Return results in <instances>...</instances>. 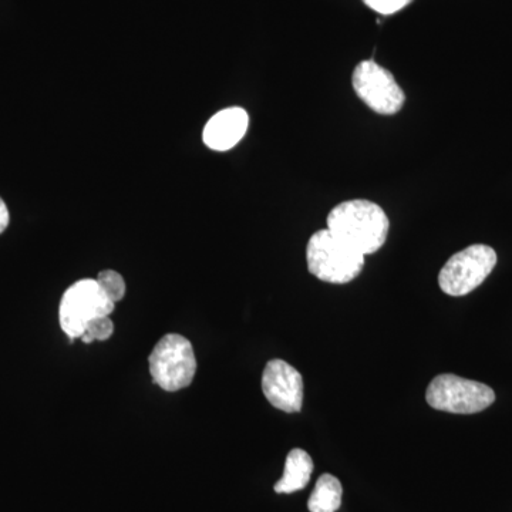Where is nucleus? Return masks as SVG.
<instances>
[{
  "label": "nucleus",
  "instance_id": "obj_5",
  "mask_svg": "<svg viewBox=\"0 0 512 512\" xmlns=\"http://www.w3.org/2000/svg\"><path fill=\"white\" fill-rule=\"evenodd\" d=\"M426 400L440 412L476 414L495 402V393L487 384L456 375H440L427 387Z\"/></svg>",
  "mask_w": 512,
  "mask_h": 512
},
{
  "label": "nucleus",
  "instance_id": "obj_4",
  "mask_svg": "<svg viewBox=\"0 0 512 512\" xmlns=\"http://www.w3.org/2000/svg\"><path fill=\"white\" fill-rule=\"evenodd\" d=\"M114 309L116 303L96 279H82L64 292L59 308L60 326L70 339H80L90 320L110 316Z\"/></svg>",
  "mask_w": 512,
  "mask_h": 512
},
{
  "label": "nucleus",
  "instance_id": "obj_10",
  "mask_svg": "<svg viewBox=\"0 0 512 512\" xmlns=\"http://www.w3.org/2000/svg\"><path fill=\"white\" fill-rule=\"evenodd\" d=\"M313 461L306 451L295 448L286 457L284 476L275 485L278 494H292L301 491L311 481Z\"/></svg>",
  "mask_w": 512,
  "mask_h": 512
},
{
  "label": "nucleus",
  "instance_id": "obj_9",
  "mask_svg": "<svg viewBox=\"0 0 512 512\" xmlns=\"http://www.w3.org/2000/svg\"><path fill=\"white\" fill-rule=\"evenodd\" d=\"M249 116L241 107H228L218 111L205 124L202 140L215 151H228L237 146L247 134Z\"/></svg>",
  "mask_w": 512,
  "mask_h": 512
},
{
  "label": "nucleus",
  "instance_id": "obj_1",
  "mask_svg": "<svg viewBox=\"0 0 512 512\" xmlns=\"http://www.w3.org/2000/svg\"><path fill=\"white\" fill-rule=\"evenodd\" d=\"M389 227L383 208L366 200L340 202L328 215L329 231L365 256L383 247Z\"/></svg>",
  "mask_w": 512,
  "mask_h": 512
},
{
  "label": "nucleus",
  "instance_id": "obj_11",
  "mask_svg": "<svg viewBox=\"0 0 512 512\" xmlns=\"http://www.w3.org/2000/svg\"><path fill=\"white\" fill-rule=\"evenodd\" d=\"M343 487L335 476L323 474L316 481L315 490L309 498L311 512H336L342 505Z\"/></svg>",
  "mask_w": 512,
  "mask_h": 512
},
{
  "label": "nucleus",
  "instance_id": "obj_12",
  "mask_svg": "<svg viewBox=\"0 0 512 512\" xmlns=\"http://www.w3.org/2000/svg\"><path fill=\"white\" fill-rule=\"evenodd\" d=\"M113 333V320L110 319V316H101V318L90 320V322L87 323L80 340H82L83 343H86V345L96 342V340L104 342V340L110 339L111 336H113Z\"/></svg>",
  "mask_w": 512,
  "mask_h": 512
},
{
  "label": "nucleus",
  "instance_id": "obj_2",
  "mask_svg": "<svg viewBox=\"0 0 512 512\" xmlns=\"http://www.w3.org/2000/svg\"><path fill=\"white\" fill-rule=\"evenodd\" d=\"M309 272L329 284H348L365 266V255L336 238L329 229H320L306 247Z\"/></svg>",
  "mask_w": 512,
  "mask_h": 512
},
{
  "label": "nucleus",
  "instance_id": "obj_3",
  "mask_svg": "<svg viewBox=\"0 0 512 512\" xmlns=\"http://www.w3.org/2000/svg\"><path fill=\"white\" fill-rule=\"evenodd\" d=\"M153 382L165 392H178L190 386L197 373V359L190 340L168 333L158 340L148 357Z\"/></svg>",
  "mask_w": 512,
  "mask_h": 512
},
{
  "label": "nucleus",
  "instance_id": "obj_6",
  "mask_svg": "<svg viewBox=\"0 0 512 512\" xmlns=\"http://www.w3.org/2000/svg\"><path fill=\"white\" fill-rule=\"evenodd\" d=\"M497 265V254L487 245H471L448 259L439 275L441 291L466 296L483 284Z\"/></svg>",
  "mask_w": 512,
  "mask_h": 512
},
{
  "label": "nucleus",
  "instance_id": "obj_13",
  "mask_svg": "<svg viewBox=\"0 0 512 512\" xmlns=\"http://www.w3.org/2000/svg\"><path fill=\"white\" fill-rule=\"evenodd\" d=\"M99 282L100 288L114 303L120 302L126 295V282L123 276L116 271H103L100 272L96 279Z\"/></svg>",
  "mask_w": 512,
  "mask_h": 512
},
{
  "label": "nucleus",
  "instance_id": "obj_8",
  "mask_svg": "<svg viewBox=\"0 0 512 512\" xmlns=\"http://www.w3.org/2000/svg\"><path fill=\"white\" fill-rule=\"evenodd\" d=\"M262 390L268 402L285 413L301 412L303 379L295 367L284 360H271L262 375Z\"/></svg>",
  "mask_w": 512,
  "mask_h": 512
},
{
  "label": "nucleus",
  "instance_id": "obj_7",
  "mask_svg": "<svg viewBox=\"0 0 512 512\" xmlns=\"http://www.w3.org/2000/svg\"><path fill=\"white\" fill-rule=\"evenodd\" d=\"M353 90L369 109L392 116L403 109L406 96L392 73L373 60L356 66L352 76Z\"/></svg>",
  "mask_w": 512,
  "mask_h": 512
},
{
  "label": "nucleus",
  "instance_id": "obj_15",
  "mask_svg": "<svg viewBox=\"0 0 512 512\" xmlns=\"http://www.w3.org/2000/svg\"><path fill=\"white\" fill-rule=\"evenodd\" d=\"M10 221V215L8 207H6L5 201L0 198V234L6 231Z\"/></svg>",
  "mask_w": 512,
  "mask_h": 512
},
{
  "label": "nucleus",
  "instance_id": "obj_14",
  "mask_svg": "<svg viewBox=\"0 0 512 512\" xmlns=\"http://www.w3.org/2000/svg\"><path fill=\"white\" fill-rule=\"evenodd\" d=\"M366 6L380 15H394L409 6L413 0H363Z\"/></svg>",
  "mask_w": 512,
  "mask_h": 512
}]
</instances>
